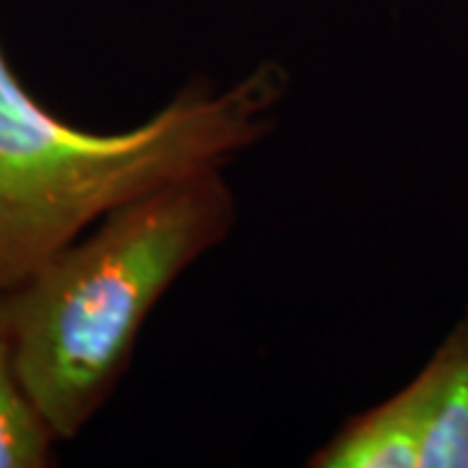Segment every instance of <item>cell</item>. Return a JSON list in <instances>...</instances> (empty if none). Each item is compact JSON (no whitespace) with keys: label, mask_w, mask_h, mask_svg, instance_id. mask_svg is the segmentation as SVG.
I'll return each instance as SVG.
<instances>
[{"label":"cell","mask_w":468,"mask_h":468,"mask_svg":"<svg viewBox=\"0 0 468 468\" xmlns=\"http://www.w3.org/2000/svg\"><path fill=\"white\" fill-rule=\"evenodd\" d=\"M289 91L266 60L229 89L193 81L141 125H70L21 84L0 48V294L125 203L227 169L276 125Z\"/></svg>","instance_id":"obj_1"},{"label":"cell","mask_w":468,"mask_h":468,"mask_svg":"<svg viewBox=\"0 0 468 468\" xmlns=\"http://www.w3.org/2000/svg\"><path fill=\"white\" fill-rule=\"evenodd\" d=\"M234 218L224 169L203 172L115 208L0 294L18 378L58 440L110 401L156 302Z\"/></svg>","instance_id":"obj_2"},{"label":"cell","mask_w":468,"mask_h":468,"mask_svg":"<svg viewBox=\"0 0 468 468\" xmlns=\"http://www.w3.org/2000/svg\"><path fill=\"white\" fill-rule=\"evenodd\" d=\"M315 468H468V310L399 393L328 440Z\"/></svg>","instance_id":"obj_3"},{"label":"cell","mask_w":468,"mask_h":468,"mask_svg":"<svg viewBox=\"0 0 468 468\" xmlns=\"http://www.w3.org/2000/svg\"><path fill=\"white\" fill-rule=\"evenodd\" d=\"M58 437L21 383L11 331L0 307V468H45L55 463Z\"/></svg>","instance_id":"obj_4"}]
</instances>
